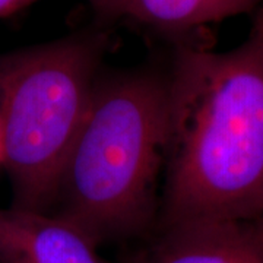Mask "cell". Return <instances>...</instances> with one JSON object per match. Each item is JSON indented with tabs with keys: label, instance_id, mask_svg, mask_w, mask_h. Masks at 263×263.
<instances>
[{
	"label": "cell",
	"instance_id": "6da1fadb",
	"mask_svg": "<svg viewBox=\"0 0 263 263\" xmlns=\"http://www.w3.org/2000/svg\"><path fill=\"white\" fill-rule=\"evenodd\" d=\"M157 224L263 216V5L227 51L174 44Z\"/></svg>",
	"mask_w": 263,
	"mask_h": 263
},
{
	"label": "cell",
	"instance_id": "7a4b0ae2",
	"mask_svg": "<svg viewBox=\"0 0 263 263\" xmlns=\"http://www.w3.org/2000/svg\"><path fill=\"white\" fill-rule=\"evenodd\" d=\"M167 69L103 70L57 181L51 214L98 249L149 234L160 215Z\"/></svg>",
	"mask_w": 263,
	"mask_h": 263
},
{
	"label": "cell",
	"instance_id": "3957f363",
	"mask_svg": "<svg viewBox=\"0 0 263 263\" xmlns=\"http://www.w3.org/2000/svg\"><path fill=\"white\" fill-rule=\"evenodd\" d=\"M110 47V32L91 27L0 53V165L10 206L51 211Z\"/></svg>",
	"mask_w": 263,
	"mask_h": 263
},
{
	"label": "cell",
	"instance_id": "277c9868",
	"mask_svg": "<svg viewBox=\"0 0 263 263\" xmlns=\"http://www.w3.org/2000/svg\"><path fill=\"white\" fill-rule=\"evenodd\" d=\"M122 263H263V216L157 224Z\"/></svg>",
	"mask_w": 263,
	"mask_h": 263
},
{
	"label": "cell",
	"instance_id": "5b68a950",
	"mask_svg": "<svg viewBox=\"0 0 263 263\" xmlns=\"http://www.w3.org/2000/svg\"><path fill=\"white\" fill-rule=\"evenodd\" d=\"M0 263H111L75 226L51 212L0 208Z\"/></svg>",
	"mask_w": 263,
	"mask_h": 263
},
{
	"label": "cell",
	"instance_id": "8992f818",
	"mask_svg": "<svg viewBox=\"0 0 263 263\" xmlns=\"http://www.w3.org/2000/svg\"><path fill=\"white\" fill-rule=\"evenodd\" d=\"M262 5L263 0H103L95 12L104 19H126L179 44L193 41L209 25L254 13Z\"/></svg>",
	"mask_w": 263,
	"mask_h": 263
},
{
	"label": "cell",
	"instance_id": "52a82bcc",
	"mask_svg": "<svg viewBox=\"0 0 263 263\" xmlns=\"http://www.w3.org/2000/svg\"><path fill=\"white\" fill-rule=\"evenodd\" d=\"M37 2L40 0H0V19L18 13L19 10L29 8Z\"/></svg>",
	"mask_w": 263,
	"mask_h": 263
}]
</instances>
